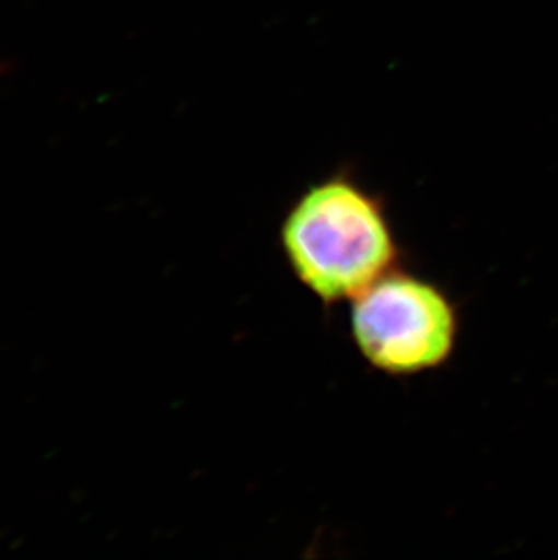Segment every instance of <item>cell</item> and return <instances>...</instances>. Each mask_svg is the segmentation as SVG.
<instances>
[{
    "label": "cell",
    "mask_w": 558,
    "mask_h": 560,
    "mask_svg": "<svg viewBox=\"0 0 558 560\" xmlns=\"http://www.w3.org/2000/svg\"><path fill=\"white\" fill-rule=\"evenodd\" d=\"M350 332L372 369L410 377L452 360L461 316L443 287L399 265L350 302Z\"/></svg>",
    "instance_id": "7a4b0ae2"
},
{
    "label": "cell",
    "mask_w": 558,
    "mask_h": 560,
    "mask_svg": "<svg viewBox=\"0 0 558 560\" xmlns=\"http://www.w3.org/2000/svg\"><path fill=\"white\" fill-rule=\"evenodd\" d=\"M279 244L295 280L327 307L353 302L403 259L385 198L347 170L292 201Z\"/></svg>",
    "instance_id": "6da1fadb"
}]
</instances>
